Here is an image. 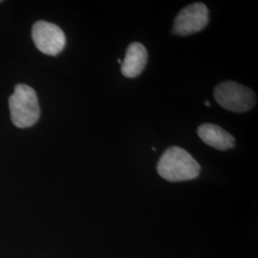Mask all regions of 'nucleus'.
Instances as JSON below:
<instances>
[{
	"label": "nucleus",
	"mask_w": 258,
	"mask_h": 258,
	"mask_svg": "<svg viewBox=\"0 0 258 258\" xmlns=\"http://www.w3.org/2000/svg\"><path fill=\"white\" fill-rule=\"evenodd\" d=\"M201 170L198 162L187 151L178 147L167 148L157 166L159 175L169 182H182L197 178Z\"/></svg>",
	"instance_id": "nucleus-1"
},
{
	"label": "nucleus",
	"mask_w": 258,
	"mask_h": 258,
	"mask_svg": "<svg viewBox=\"0 0 258 258\" xmlns=\"http://www.w3.org/2000/svg\"><path fill=\"white\" fill-rule=\"evenodd\" d=\"M11 119L19 128L33 126L40 116L36 91L26 84H18L9 99Z\"/></svg>",
	"instance_id": "nucleus-2"
},
{
	"label": "nucleus",
	"mask_w": 258,
	"mask_h": 258,
	"mask_svg": "<svg viewBox=\"0 0 258 258\" xmlns=\"http://www.w3.org/2000/svg\"><path fill=\"white\" fill-rule=\"evenodd\" d=\"M214 99L226 110L243 113L256 103V96L249 87L235 82H225L214 89Z\"/></svg>",
	"instance_id": "nucleus-3"
},
{
	"label": "nucleus",
	"mask_w": 258,
	"mask_h": 258,
	"mask_svg": "<svg viewBox=\"0 0 258 258\" xmlns=\"http://www.w3.org/2000/svg\"><path fill=\"white\" fill-rule=\"evenodd\" d=\"M32 37L37 49L48 55H58L64 49L66 38L57 25L39 20L32 29Z\"/></svg>",
	"instance_id": "nucleus-4"
},
{
	"label": "nucleus",
	"mask_w": 258,
	"mask_h": 258,
	"mask_svg": "<svg viewBox=\"0 0 258 258\" xmlns=\"http://www.w3.org/2000/svg\"><path fill=\"white\" fill-rule=\"evenodd\" d=\"M209 10L205 4H190L177 15L173 24V33L184 37L200 32L209 23Z\"/></svg>",
	"instance_id": "nucleus-5"
},
{
	"label": "nucleus",
	"mask_w": 258,
	"mask_h": 258,
	"mask_svg": "<svg viewBox=\"0 0 258 258\" xmlns=\"http://www.w3.org/2000/svg\"><path fill=\"white\" fill-rule=\"evenodd\" d=\"M148 50L143 44L133 42L129 45L123 62L121 63V73L126 78H136L142 74L148 63Z\"/></svg>",
	"instance_id": "nucleus-6"
},
{
	"label": "nucleus",
	"mask_w": 258,
	"mask_h": 258,
	"mask_svg": "<svg viewBox=\"0 0 258 258\" xmlns=\"http://www.w3.org/2000/svg\"><path fill=\"white\" fill-rule=\"evenodd\" d=\"M198 136L205 144L218 150H228L235 146V139L219 125L204 123L197 130Z\"/></svg>",
	"instance_id": "nucleus-7"
},
{
	"label": "nucleus",
	"mask_w": 258,
	"mask_h": 258,
	"mask_svg": "<svg viewBox=\"0 0 258 258\" xmlns=\"http://www.w3.org/2000/svg\"><path fill=\"white\" fill-rule=\"evenodd\" d=\"M205 104H206L207 106H211V103H210V102H208V101L205 102Z\"/></svg>",
	"instance_id": "nucleus-8"
},
{
	"label": "nucleus",
	"mask_w": 258,
	"mask_h": 258,
	"mask_svg": "<svg viewBox=\"0 0 258 258\" xmlns=\"http://www.w3.org/2000/svg\"><path fill=\"white\" fill-rule=\"evenodd\" d=\"M118 62H119V63H122V61H121V59H118Z\"/></svg>",
	"instance_id": "nucleus-9"
},
{
	"label": "nucleus",
	"mask_w": 258,
	"mask_h": 258,
	"mask_svg": "<svg viewBox=\"0 0 258 258\" xmlns=\"http://www.w3.org/2000/svg\"><path fill=\"white\" fill-rule=\"evenodd\" d=\"M0 2H1V0H0Z\"/></svg>",
	"instance_id": "nucleus-10"
}]
</instances>
